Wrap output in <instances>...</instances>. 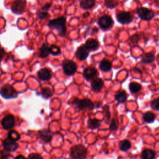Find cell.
I'll return each mask as SVG.
<instances>
[{
	"label": "cell",
	"instance_id": "1",
	"mask_svg": "<svg viewBox=\"0 0 159 159\" xmlns=\"http://www.w3.org/2000/svg\"><path fill=\"white\" fill-rule=\"evenodd\" d=\"M48 26L49 27L57 30L61 37H63L66 34V18L64 17L51 20Z\"/></svg>",
	"mask_w": 159,
	"mask_h": 159
},
{
	"label": "cell",
	"instance_id": "2",
	"mask_svg": "<svg viewBox=\"0 0 159 159\" xmlns=\"http://www.w3.org/2000/svg\"><path fill=\"white\" fill-rule=\"evenodd\" d=\"M87 153V149L82 144L75 145L70 150V156L73 159H85Z\"/></svg>",
	"mask_w": 159,
	"mask_h": 159
},
{
	"label": "cell",
	"instance_id": "3",
	"mask_svg": "<svg viewBox=\"0 0 159 159\" xmlns=\"http://www.w3.org/2000/svg\"><path fill=\"white\" fill-rule=\"evenodd\" d=\"M73 104L76 106L79 109H88L92 110L95 108L94 103L89 99H84V100H79L75 99L73 102Z\"/></svg>",
	"mask_w": 159,
	"mask_h": 159
},
{
	"label": "cell",
	"instance_id": "4",
	"mask_svg": "<svg viewBox=\"0 0 159 159\" xmlns=\"http://www.w3.org/2000/svg\"><path fill=\"white\" fill-rule=\"evenodd\" d=\"M0 94L5 99L14 98L17 96L16 92L13 87L10 85H4L0 90Z\"/></svg>",
	"mask_w": 159,
	"mask_h": 159
},
{
	"label": "cell",
	"instance_id": "5",
	"mask_svg": "<svg viewBox=\"0 0 159 159\" xmlns=\"http://www.w3.org/2000/svg\"><path fill=\"white\" fill-rule=\"evenodd\" d=\"M98 24L101 29L106 31L112 27L114 24V21L110 16L104 15L98 19Z\"/></svg>",
	"mask_w": 159,
	"mask_h": 159
},
{
	"label": "cell",
	"instance_id": "6",
	"mask_svg": "<svg viewBox=\"0 0 159 159\" xmlns=\"http://www.w3.org/2000/svg\"><path fill=\"white\" fill-rule=\"evenodd\" d=\"M77 70L76 63L71 60H65L63 63V70L65 75L71 76L74 75Z\"/></svg>",
	"mask_w": 159,
	"mask_h": 159
},
{
	"label": "cell",
	"instance_id": "7",
	"mask_svg": "<svg viewBox=\"0 0 159 159\" xmlns=\"http://www.w3.org/2000/svg\"><path fill=\"white\" fill-rule=\"evenodd\" d=\"M136 13L144 21H150L154 17L153 12L146 8H139L137 9Z\"/></svg>",
	"mask_w": 159,
	"mask_h": 159
},
{
	"label": "cell",
	"instance_id": "8",
	"mask_svg": "<svg viewBox=\"0 0 159 159\" xmlns=\"http://www.w3.org/2000/svg\"><path fill=\"white\" fill-rule=\"evenodd\" d=\"M116 18L119 22L123 24L130 23L132 21V16L129 12H119L116 14Z\"/></svg>",
	"mask_w": 159,
	"mask_h": 159
},
{
	"label": "cell",
	"instance_id": "9",
	"mask_svg": "<svg viewBox=\"0 0 159 159\" xmlns=\"http://www.w3.org/2000/svg\"><path fill=\"white\" fill-rule=\"evenodd\" d=\"M2 124L4 129L9 130L12 129L15 124L14 117L11 114L6 115L2 121Z\"/></svg>",
	"mask_w": 159,
	"mask_h": 159
},
{
	"label": "cell",
	"instance_id": "10",
	"mask_svg": "<svg viewBox=\"0 0 159 159\" xmlns=\"http://www.w3.org/2000/svg\"><path fill=\"white\" fill-rule=\"evenodd\" d=\"M90 51L85 47V45H82L80 46L75 54L76 57L80 60H85L87 59L89 55Z\"/></svg>",
	"mask_w": 159,
	"mask_h": 159
},
{
	"label": "cell",
	"instance_id": "11",
	"mask_svg": "<svg viewBox=\"0 0 159 159\" xmlns=\"http://www.w3.org/2000/svg\"><path fill=\"white\" fill-rule=\"evenodd\" d=\"M25 8L26 3L22 0H16L13 3L11 6V10L14 13L21 14L24 11Z\"/></svg>",
	"mask_w": 159,
	"mask_h": 159
},
{
	"label": "cell",
	"instance_id": "12",
	"mask_svg": "<svg viewBox=\"0 0 159 159\" xmlns=\"http://www.w3.org/2000/svg\"><path fill=\"white\" fill-rule=\"evenodd\" d=\"M98 74V72L97 70L92 67H87L84 71V76L87 80H91L95 79Z\"/></svg>",
	"mask_w": 159,
	"mask_h": 159
},
{
	"label": "cell",
	"instance_id": "13",
	"mask_svg": "<svg viewBox=\"0 0 159 159\" xmlns=\"http://www.w3.org/2000/svg\"><path fill=\"white\" fill-rule=\"evenodd\" d=\"M3 147L5 150L7 152H14L18 149V145L16 142L13 141L8 138L4 141Z\"/></svg>",
	"mask_w": 159,
	"mask_h": 159
},
{
	"label": "cell",
	"instance_id": "14",
	"mask_svg": "<svg viewBox=\"0 0 159 159\" xmlns=\"http://www.w3.org/2000/svg\"><path fill=\"white\" fill-rule=\"evenodd\" d=\"M92 90L95 92H100L104 86V82L102 79L96 78L93 79L92 82Z\"/></svg>",
	"mask_w": 159,
	"mask_h": 159
},
{
	"label": "cell",
	"instance_id": "15",
	"mask_svg": "<svg viewBox=\"0 0 159 159\" xmlns=\"http://www.w3.org/2000/svg\"><path fill=\"white\" fill-rule=\"evenodd\" d=\"M51 71L48 68H43L38 72V77L43 81H47L51 78Z\"/></svg>",
	"mask_w": 159,
	"mask_h": 159
},
{
	"label": "cell",
	"instance_id": "16",
	"mask_svg": "<svg viewBox=\"0 0 159 159\" xmlns=\"http://www.w3.org/2000/svg\"><path fill=\"white\" fill-rule=\"evenodd\" d=\"M85 46L89 51H95L99 48L100 44L96 39H90L87 40Z\"/></svg>",
	"mask_w": 159,
	"mask_h": 159
},
{
	"label": "cell",
	"instance_id": "17",
	"mask_svg": "<svg viewBox=\"0 0 159 159\" xmlns=\"http://www.w3.org/2000/svg\"><path fill=\"white\" fill-rule=\"evenodd\" d=\"M40 138L45 142H49L52 138V132L47 129H43L39 131Z\"/></svg>",
	"mask_w": 159,
	"mask_h": 159
},
{
	"label": "cell",
	"instance_id": "18",
	"mask_svg": "<svg viewBox=\"0 0 159 159\" xmlns=\"http://www.w3.org/2000/svg\"><path fill=\"white\" fill-rule=\"evenodd\" d=\"M95 5V0H80V6L84 10H90Z\"/></svg>",
	"mask_w": 159,
	"mask_h": 159
},
{
	"label": "cell",
	"instance_id": "19",
	"mask_svg": "<svg viewBox=\"0 0 159 159\" xmlns=\"http://www.w3.org/2000/svg\"><path fill=\"white\" fill-rule=\"evenodd\" d=\"M128 98V95L124 91H121L118 92L115 95V100L119 103H124Z\"/></svg>",
	"mask_w": 159,
	"mask_h": 159
},
{
	"label": "cell",
	"instance_id": "20",
	"mask_svg": "<svg viewBox=\"0 0 159 159\" xmlns=\"http://www.w3.org/2000/svg\"><path fill=\"white\" fill-rule=\"evenodd\" d=\"M142 159H154L155 153L151 149H145L142 152Z\"/></svg>",
	"mask_w": 159,
	"mask_h": 159
},
{
	"label": "cell",
	"instance_id": "21",
	"mask_svg": "<svg viewBox=\"0 0 159 159\" xmlns=\"http://www.w3.org/2000/svg\"><path fill=\"white\" fill-rule=\"evenodd\" d=\"M50 54V47L47 44H44L41 49H40L39 57L43 59L46 58Z\"/></svg>",
	"mask_w": 159,
	"mask_h": 159
},
{
	"label": "cell",
	"instance_id": "22",
	"mask_svg": "<svg viewBox=\"0 0 159 159\" xmlns=\"http://www.w3.org/2000/svg\"><path fill=\"white\" fill-rule=\"evenodd\" d=\"M112 68V65L111 63L108 60H103L100 65V68L101 71L107 72L111 70Z\"/></svg>",
	"mask_w": 159,
	"mask_h": 159
},
{
	"label": "cell",
	"instance_id": "23",
	"mask_svg": "<svg viewBox=\"0 0 159 159\" xmlns=\"http://www.w3.org/2000/svg\"><path fill=\"white\" fill-rule=\"evenodd\" d=\"M88 128L90 129H98L100 126V121L96 119H90L88 121Z\"/></svg>",
	"mask_w": 159,
	"mask_h": 159
},
{
	"label": "cell",
	"instance_id": "24",
	"mask_svg": "<svg viewBox=\"0 0 159 159\" xmlns=\"http://www.w3.org/2000/svg\"><path fill=\"white\" fill-rule=\"evenodd\" d=\"M144 121L147 123H152L154 122L155 119V115L151 112H146L143 115Z\"/></svg>",
	"mask_w": 159,
	"mask_h": 159
},
{
	"label": "cell",
	"instance_id": "25",
	"mask_svg": "<svg viewBox=\"0 0 159 159\" xmlns=\"http://www.w3.org/2000/svg\"><path fill=\"white\" fill-rule=\"evenodd\" d=\"M129 90L130 92L133 93V94H135V93H138L139 92L141 91V88H142V87L141 85L138 84V83H136V82H132L129 84Z\"/></svg>",
	"mask_w": 159,
	"mask_h": 159
},
{
	"label": "cell",
	"instance_id": "26",
	"mask_svg": "<svg viewBox=\"0 0 159 159\" xmlns=\"http://www.w3.org/2000/svg\"><path fill=\"white\" fill-rule=\"evenodd\" d=\"M119 148H120V149L122 151L126 152V151H127V150H128L129 149H131V144L129 141L124 140V141H122L119 142Z\"/></svg>",
	"mask_w": 159,
	"mask_h": 159
},
{
	"label": "cell",
	"instance_id": "27",
	"mask_svg": "<svg viewBox=\"0 0 159 159\" xmlns=\"http://www.w3.org/2000/svg\"><path fill=\"white\" fill-rule=\"evenodd\" d=\"M155 60V57L152 54H145L142 57V62L144 63H150Z\"/></svg>",
	"mask_w": 159,
	"mask_h": 159
},
{
	"label": "cell",
	"instance_id": "28",
	"mask_svg": "<svg viewBox=\"0 0 159 159\" xmlns=\"http://www.w3.org/2000/svg\"><path fill=\"white\" fill-rule=\"evenodd\" d=\"M8 138L10 140L16 142L20 139L19 134L15 131H11L8 135Z\"/></svg>",
	"mask_w": 159,
	"mask_h": 159
},
{
	"label": "cell",
	"instance_id": "29",
	"mask_svg": "<svg viewBox=\"0 0 159 159\" xmlns=\"http://www.w3.org/2000/svg\"><path fill=\"white\" fill-rule=\"evenodd\" d=\"M117 5V0H105V5L108 8H114Z\"/></svg>",
	"mask_w": 159,
	"mask_h": 159
},
{
	"label": "cell",
	"instance_id": "30",
	"mask_svg": "<svg viewBox=\"0 0 159 159\" xmlns=\"http://www.w3.org/2000/svg\"><path fill=\"white\" fill-rule=\"evenodd\" d=\"M43 97L46 98H49L52 96V91L51 90V88H44L43 89L42 92H41Z\"/></svg>",
	"mask_w": 159,
	"mask_h": 159
},
{
	"label": "cell",
	"instance_id": "31",
	"mask_svg": "<svg viewBox=\"0 0 159 159\" xmlns=\"http://www.w3.org/2000/svg\"><path fill=\"white\" fill-rule=\"evenodd\" d=\"M50 52L53 55H58L60 54V49L56 46H51L50 47Z\"/></svg>",
	"mask_w": 159,
	"mask_h": 159
},
{
	"label": "cell",
	"instance_id": "32",
	"mask_svg": "<svg viewBox=\"0 0 159 159\" xmlns=\"http://www.w3.org/2000/svg\"><path fill=\"white\" fill-rule=\"evenodd\" d=\"M151 108L156 111H159V98L153 100L150 103Z\"/></svg>",
	"mask_w": 159,
	"mask_h": 159
},
{
	"label": "cell",
	"instance_id": "33",
	"mask_svg": "<svg viewBox=\"0 0 159 159\" xmlns=\"http://www.w3.org/2000/svg\"><path fill=\"white\" fill-rule=\"evenodd\" d=\"M118 128V126L117 124V123L116 121H115V119H112V121H111V123L110 124V126H109V129L111 131H116Z\"/></svg>",
	"mask_w": 159,
	"mask_h": 159
},
{
	"label": "cell",
	"instance_id": "34",
	"mask_svg": "<svg viewBox=\"0 0 159 159\" xmlns=\"http://www.w3.org/2000/svg\"><path fill=\"white\" fill-rule=\"evenodd\" d=\"M27 159H43L41 155H40L39 154L37 153H32L31 154Z\"/></svg>",
	"mask_w": 159,
	"mask_h": 159
},
{
	"label": "cell",
	"instance_id": "35",
	"mask_svg": "<svg viewBox=\"0 0 159 159\" xmlns=\"http://www.w3.org/2000/svg\"><path fill=\"white\" fill-rule=\"evenodd\" d=\"M49 14L47 12H46V11H41V12H39V14H38L39 18L40 19H41L46 18L49 17Z\"/></svg>",
	"mask_w": 159,
	"mask_h": 159
},
{
	"label": "cell",
	"instance_id": "36",
	"mask_svg": "<svg viewBox=\"0 0 159 159\" xmlns=\"http://www.w3.org/2000/svg\"><path fill=\"white\" fill-rule=\"evenodd\" d=\"M104 111L106 112H105V116L106 117V118L108 119V120L110 119V112H109V107L108 106H105L104 107Z\"/></svg>",
	"mask_w": 159,
	"mask_h": 159
},
{
	"label": "cell",
	"instance_id": "37",
	"mask_svg": "<svg viewBox=\"0 0 159 159\" xmlns=\"http://www.w3.org/2000/svg\"><path fill=\"white\" fill-rule=\"evenodd\" d=\"M5 52L4 49L1 46H0V60L3 59V58L5 56Z\"/></svg>",
	"mask_w": 159,
	"mask_h": 159
},
{
	"label": "cell",
	"instance_id": "38",
	"mask_svg": "<svg viewBox=\"0 0 159 159\" xmlns=\"http://www.w3.org/2000/svg\"><path fill=\"white\" fill-rule=\"evenodd\" d=\"M51 4H46L43 8V10H49V8H50V7H51Z\"/></svg>",
	"mask_w": 159,
	"mask_h": 159
},
{
	"label": "cell",
	"instance_id": "39",
	"mask_svg": "<svg viewBox=\"0 0 159 159\" xmlns=\"http://www.w3.org/2000/svg\"><path fill=\"white\" fill-rule=\"evenodd\" d=\"M15 159H26V158L22 155H18Z\"/></svg>",
	"mask_w": 159,
	"mask_h": 159
},
{
	"label": "cell",
	"instance_id": "40",
	"mask_svg": "<svg viewBox=\"0 0 159 159\" xmlns=\"http://www.w3.org/2000/svg\"><path fill=\"white\" fill-rule=\"evenodd\" d=\"M89 15H90L89 13H87L86 14H84V18H86V16H89Z\"/></svg>",
	"mask_w": 159,
	"mask_h": 159
}]
</instances>
